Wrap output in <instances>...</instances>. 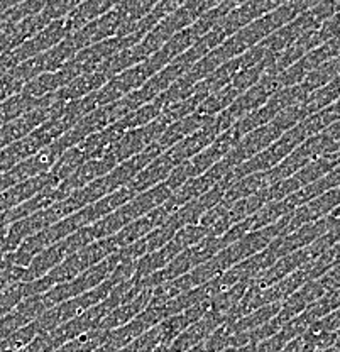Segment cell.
<instances>
[{"instance_id": "obj_1", "label": "cell", "mask_w": 340, "mask_h": 352, "mask_svg": "<svg viewBox=\"0 0 340 352\" xmlns=\"http://www.w3.org/2000/svg\"><path fill=\"white\" fill-rule=\"evenodd\" d=\"M313 3L315 2H312V0H288V2H283L269 14L251 22L249 25H246L239 32L230 36L220 46H217L210 53L205 54L199 63L193 65V68L186 73V76L193 83L199 85L202 80L207 78L215 69L220 68L227 61L247 53V51L258 46V44H261L262 41H266L273 32H276L277 29L290 24L299 14L308 10Z\"/></svg>"}, {"instance_id": "obj_2", "label": "cell", "mask_w": 340, "mask_h": 352, "mask_svg": "<svg viewBox=\"0 0 340 352\" xmlns=\"http://www.w3.org/2000/svg\"><path fill=\"white\" fill-rule=\"evenodd\" d=\"M117 251H119V245H117L113 237L93 242V244L87 245V248L80 249L78 252L69 256V258L65 259L61 264H58L54 270H51L49 273L45 274L43 278L31 281V283H25V295H45V293L49 292L54 286L65 285L68 283V281L75 280L78 274L85 273L87 270L93 267L95 264L102 263L104 259H107L109 256L115 254Z\"/></svg>"}, {"instance_id": "obj_3", "label": "cell", "mask_w": 340, "mask_h": 352, "mask_svg": "<svg viewBox=\"0 0 340 352\" xmlns=\"http://www.w3.org/2000/svg\"><path fill=\"white\" fill-rule=\"evenodd\" d=\"M98 242L95 239V234L91 230V227H83V229L76 230L71 236L65 237L63 241L56 242V244L49 245L45 251L39 252L31 264L25 267V283H31V281L39 280L45 274L49 273L51 270L61 264L65 259L69 258L71 254L78 252L80 249L87 248V245Z\"/></svg>"}, {"instance_id": "obj_4", "label": "cell", "mask_w": 340, "mask_h": 352, "mask_svg": "<svg viewBox=\"0 0 340 352\" xmlns=\"http://www.w3.org/2000/svg\"><path fill=\"white\" fill-rule=\"evenodd\" d=\"M119 259L115 254L109 256L107 259H104L102 263L95 264L93 267L87 270L85 273L78 274L75 280L68 281L65 285H58L54 288H51L49 292L45 293V298L47 300L51 307L58 305L61 302H67L69 298H76V296L83 295V293L90 292V289L97 288L98 285L104 283L109 276L113 273L117 266H119Z\"/></svg>"}, {"instance_id": "obj_5", "label": "cell", "mask_w": 340, "mask_h": 352, "mask_svg": "<svg viewBox=\"0 0 340 352\" xmlns=\"http://www.w3.org/2000/svg\"><path fill=\"white\" fill-rule=\"evenodd\" d=\"M168 126H170V124H168L159 113L158 119H155L152 122L126 132L122 138H119L113 144L109 146L107 151L104 154L112 157L115 164L124 163V161L131 160L133 156H137L139 153L146 151L149 146L158 142V139L163 135V132L168 129Z\"/></svg>"}, {"instance_id": "obj_6", "label": "cell", "mask_w": 340, "mask_h": 352, "mask_svg": "<svg viewBox=\"0 0 340 352\" xmlns=\"http://www.w3.org/2000/svg\"><path fill=\"white\" fill-rule=\"evenodd\" d=\"M284 132L277 129L274 124H268V126H262L259 129L249 132V134L242 135L240 141L237 142L232 148V151L225 156V160L232 164L234 168L240 166L246 161L252 160L254 156H258L259 153L264 151L268 146H271L276 139H280Z\"/></svg>"}, {"instance_id": "obj_7", "label": "cell", "mask_w": 340, "mask_h": 352, "mask_svg": "<svg viewBox=\"0 0 340 352\" xmlns=\"http://www.w3.org/2000/svg\"><path fill=\"white\" fill-rule=\"evenodd\" d=\"M325 293H327V289L324 288L320 280L308 281V283L303 285L298 292H295L290 298H286L281 303L280 311H277L276 317L271 318V322L276 327L283 329V325H286L288 322L293 320V318L298 317L299 314H303L306 308L313 305L317 300H320Z\"/></svg>"}, {"instance_id": "obj_8", "label": "cell", "mask_w": 340, "mask_h": 352, "mask_svg": "<svg viewBox=\"0 0 340 352\" xmlns=\"http://www.w3.org/2000/svg\"><path fill=\"white\" fill-rule=\"evenodd\" d=\"M217 135H220V132L217 129V124H215V117H212V120L208 124H205L202 129L193 132L188 138L181 139L180 142H177L174 146H171L170 149H166V156L170 157L171 163L174 166L190 161L192 157H195L196 154H200L203 149H207L212 142L217 139Z\"/></svg>"}, {"instance_id": "obj_9", "label": "cell", "mask_w": 340, "mask_h": 352, "mask_svg": "<svg viewBox=\"0 0 340 352\" xmlns=\"http://www.w3.org/2000/svg\"><path fill=\"white\" fill-rule=\"evenodd\" d=\"M171 215H173V212H171L166 205H161V207L155 208V210L149 212V214L142 215V217L127 223L120 232H117L115 236H113V239H115L119 249L127 248V245L134 244V242H137L144 236H148L149 232L158 229L163 223H166Z\"/></svg>"}, {"instance_id": "obj_10", "label": "cell", "mask_w": 340, "mask_h": 352, "mask_svg": "<svg viewBox=\"0 0 340 352\" xmlns=\"http://www.w3.org/2000/svg\"><path fill=\"white\" fill-rule=\"evenodd\" d=\"M107 314H109L107 308L104 307V303H100V305L83 311V314H80L78 317L71 318V320L67 322V324H63V325H60L58 329H54L53 332H49V337H51V340H53L54 347H56V349H60L63 344L69 342V340H73L75 337L82 336V333L89 332V330L98 329L102 318H104Z\"/></svg>"}, {"instance_id": "obj_11", "label": "cell", "mask_w": 340, "mask_h": 352, "mask_svg": "<svg viewBox=\"0 0 340 352\" xmlns=\"http://www.w3.org/2000/svg\"><path fill=\"white\" fill-rule=\"evenodd\" d=\"M224 322L225 317L215 314V311H207L199 322L190 325V327L183 333H180L173 342L168 344V347H170L171 352H186L193 349V347L199 346V344L205 342V340L214 333V330L220 327Z\"/></svg>"}, {"instance_id": "obj_12", "label": "cell", "mask_w": 340, "mask_h": 352, "mask_svg": "<svg viewBox=\"0 0 340 352\" xmlns=\"http://www.w3.org/2000/svg\"><path fill=\"white\" fill-rule=\"evenodd\" d=\"M174 168L177 166L171 163V160L166 156V153L159 154V156L156 157V160H152L141 173L134 176L133 182H131L126 188H129L131 192H134L136 195L137 193L148 192V190L155 188V186L166 182L168 176L171 175V171H173Z\"/></svg>"}, {"instance_id": "obj_13", "label": "cell", "mask_w": 340, "mask_h": 352, "mask_svg": "<svg viewBox=\"0 0 340 352\" xmlns=\"http://www.w3.org/2000/svg\"><path fill=\"white\" fill-rule=\"evenodd\" d=\"M107 82L109 78L104 73L93 69V72L83 73V75L76 76V78L73 80V82H69L67 87L58 90L56 94H54V98L60 102H67V104L68 102L80 100V98L89 97V95L100 90Z\"/></svg>"}, {"instance_id": "obj_14", "label": "cell", "mask_w": 340, "mask_h": 352, "mask_svg": "<svg viewBox=\"0 0 340 352\" xmlns=\"http://www.w3.org/2000/svg\"><path fill=\"white\" fill-rule=\"evenodd\" d=\"M151 293L152 289H146V292H142L137 298H134L133 302L124 303V305L113 308V310L109 311V314L102 318L98 329L105 330V332H111V330H115L122 327V325L129 324L131 320H134V318H136L141 311H144L146 307L149 305V302H151Z\"/></svg>"}, {"instance_id": "obj_15", "label": "cell", "mask_w": 340, "mask_h": 352, "mask_svg": "<svg viewBox=\"0 0 340 352\" xmlns=\"http://www.w3.org/2000/svg\"><path fill=\"white\" fill-rule=\"evenodd\" d=\"M180 252H183L181 245L171 239L164 248L158 249V251L151 252V254L144 256V258L137 259L136 267H134V278L144 280V278L151 276V274L158 273V271L164 270Z\"/></svg>"}, {"instance_id": "obj_16", "label": "cell", "mask_w": 340, "mask_h": 352, "mask_svg": "<svg viewBox=\"0 0 340 352\" xmlns=\"http://www.w3.org/2000/svg\"><path fill=\"white\" fill-rule=\"evenodd\" d=\"M212 120V117H203L200 113H192V116L185 117V119L173 122L171 126H168V129L163 132V135L158 139L156 144L159 146L163 151L170 149L171 146H174L177 142H180L181 139L188 138L193 132L202 129L205 124H208Z\"/></svg>"}, {"instance_id": "obj_17", "label": "cell", "mask_w": 340, "mask_h": 352, "mask_svg": "<svg viewBox=\"0 0 340 352\" xmlns=\"http://www.w3.org/2000/svg\"><path fill=\"white\" fill-rule=\"evenodd\" d=\"M271 185L273 183H271V178H269L268 171H264V173H252V175L242 176V178L236 179V182L230 185V188L227 190L222 204L227 205V207H230V205H234L236 201L244 200V198L254 195L256 192H259V190L262 188H268V186Z\"/></svg>"}, {"instance_id": "obj_18", "label": "cell", "mask_w": 340, "mask_h": 352, "mask_svg": "<svg viewBox=\"0 0 340 352\" xmlns=\"http://www.w3.org/2000/svg\"><path fill=\"white\" fill-rule=\"evenodd\" d=\"M113 3L115 2H112V0H85V2H78V6L68 16H65V19H67L71 32H76L78 29L85 28L91 21L97 19V17L109 12Z\"/></svg>"}, {"instance_id": "obj_19", "label": "cell", "mask_w": 340, "mask_h": 352, "mask_svg": "<svg viewBox=\"0 0 340 352\" xmlns=\"http://www.w3.org/2000/svg\"><path fill=\"white\" fill-rule=\"evenodd\" d=\"M339 164H340V151L325 154V156L318 157V160L312 161L310 164H306L305 168H302V170H299L298 173H295L291 178L295 179L298 188L302 190L303 186L324 178L325 175L330 173V171L334 170V168H337Z\"/></svg>"}, {"instance_id": "obj_20", "label": "cell", "mask_w": 340, "mask_h": 352, "mask_svg": "<svg viewBox=\"0 0 340 352\" xmlns=\"http://www.w3.org/2000/svg\"><path fill=\"white\" fill-rule=\"evenodd\" d=\"M109 332L102 329H93L89 330V332L82 333V336L75 337L69 342L63 344L60 349H56L54 352H95L105 346L107 342Z\"/></svg>"}, {"instance_id": "obj_21", "label": "cell", "mask_w": 340, "mask_h": 352, "mask_svg": "<svg viewBox=\"0 0 340 352\" xmlns=\"http://www.w3.org/2000/svg\"><path fill=\"white\" fill-rule=\"evenodd\" d=\"M203 100H205V97L193 91V94L190 95L188 98H185V100L177 102V104H173V105H170L168 109H164L163 112H161V117H163V119L171 126L173 122H178V120H181V119H185V117L195 113L196 109L200 107V104H202Z\"/></svg>"}, {"instance_id": "obj_22", "label": "cell", "mask_w": 340, "mask_h": 352, "mask_svg": "<svg viewBox=\"0 0 340 352\" xmlns=\"http://www.w3.org/2000/svg\"><path fill=\"white\" fill-rule=\"evenodd\" d=\"M339 264H340V242L339 244L332 245L330 249H327L324 254L318 256L315 261L306 264L305 267L313 281V280H320L324 274H327L328 271H332L335 266H339Z\"/></svg>"}, {"instance_id": "obj_23", "label": "cell", "mask_w": 340, "mask_h": 352, "mask_svg": "<svg viewBox=\"0 0 340 352\" xmlns=\"http://www.w3.org/2000/svg\"><path fill=\"white\" fill-rule=\"evenodd\" d=\"M161 346H164L163 336H161L158 325H155V327L149 329L148 332L142 333L141 337H137L133 342H129L127 346H124L122 349L115 352H155Z\"/></svg>"}, {"instance_id": "obj_24", "label": "cell", "mask_w": 340, "mask_h": 352, "mask_svg": "<svg viewBox=\"0 0 340 352\" xmlns=\"http://www.w3.org/2000/svg\"><path fill=\"white\" fill-rule=\"evenodd\" d=\"M24 298H27V295H25V283L12 285L5 292L0 293V320L5 315H9Z\"/></svg>"}, {"instance_id": "obj_25", "label": "cell", "mask_w": 340, "mask_h": 352, "mask_svg": "<svg viewBox=\"0 0 340 352\" xmlns=\"http://www.w3.org/2000/svg\"><path fill=\"white\" fill-rule=\"evenodd\" d=\"M210 236V232H208L207 229L202 226H199V223H195V226H185L181 227L180 230H178L177 234H174L173 241L177 242L178 245H181V249L185 251V249L192 248V245L199 244L200 241H203L205 237Z\"/></svg>"}, {"instance_id": "obj_26", "label": "cell", "mask_w": 340, "mask_h": 352, "mask_svg": "<svg viewBox=\"0 0 340 352\" xmlns=\"http://www.w3.org/2000/svg\"><path fill=\"white\" fill-rule=\"evenodd\" d=\"M310 329L317 330V332H332V333L337 332L340 329V308L330 311L328 315H325L324 318H320V320L315 322Z\"/></svg>"}, {"instance_id": "obj_27", "label": "cell", "mask_w": 340, "mask_h": 352, "mask_svg": "<svg viewBox=\"0 0 340 352\" xmlns=\"http://www.w3.org/2000/svg\"><path fill=\"white\" fill-rule=\"evenodd\" d=\"M56 347H54L53 340H51L49 333H41V336L36 337L32 342H29L24 349L19 352H54Z\"/></svg>"}, {"instance_id": "obj_28", "label": "cell", "mask_w": 340, "mask_h": 352, "mask_svg": "<svg viewBox=\"0 0 340 352\" xmlns=\"http://www.w3.org/2000/svg\"><path fill=\"white\" fill-rule=\"evenodd\" d=\"M186 352H208V349H207V346H205V342H202V344H199V346L193 347V349H190Z\"/></svg>"}, {"instance_id": "obj_29", "label": "cell", "mask_w": 340, "mask_h": 352, "mask_svg": "<svg viewBox=\"0 0 340 352\" xmlns=\"http://www.w3.org/2000/svg\"><path fill=\"white\" fill-rule=\"evenodd\" d=\"M220 352H246V347H242V349H237V347H229V349H224Z\"/></svg>"}, {"instance_id": "obj_30", "label": "cell", "mask_w": 340, "mask_h": 352, "mask_svg": "<svg viewBox=\"0 0 340 352\" xmlns=\"http://www.w3.org/2000/svg\"><path fill=\"white\" fill-rule=\"evenodd\" d=\"M155 352H171V351H170V347H168V346H161Z\"/></svg>"}, {"instance_id": "obj_31", "label": "cell", "mask_w": 340, "mask_h": 352, "mask_svg": "<svg viewBox=\"0 0 340 352\" xmlns=\"http://www.w3.org/2000/svg\"><path fill=\"white\" fill-rule=\"evenodd\" d=\"M337 149H339V151H340V141L337 142Z\"/></svg>"}]
</instances>
